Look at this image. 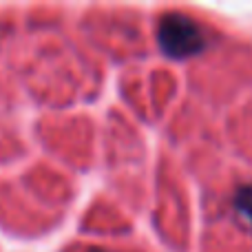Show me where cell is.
<instances>
[{
    "label": "cell",
    "mask_w": 252,
    "mask_h": 252,
    "mask_svg": "<svg viewBox=\"0 0 252 252\" xmlns=\"http://www.w3.org/2000/svg\"><path fill=\"white\" fill-rule=\"evenodd\" d=\"M232 204H235L237 213L241 215V219L252 228V184H244L237 188Z\"/></svg>",
    "instance_id": "2"
},
{
    "label": "cell",
    "mask_w": 252,
    "mask_h": 252,
    "mask_svg": "<svg viewBox=\"0 0 252 252\" xmlns=\"http://www.w3.org/2000/svg\"><path fill=\"white\" fill-rule=\"evenodd\" d=\"M157 40L166 56L190 58L206 47V35L195 20L182 13H168L157 27Z\"/></svg>",
    "instance_id": "1"
},
{
    "label": "cell",
    "mask_w": 252,
    "mask_h": 252,
    "mask_svg": "<svg viewBox=\"0 0 252 252\" xmlns=\"http://www.w3.org/2000/svg\"><path fill=\"white\" fill-rule=\"evenodd\" d=\"M89 252H106V250H97V248H93V250H89Z\"/></svg>",
    "instance_id": "3"
}]
</instances>
